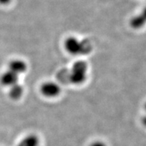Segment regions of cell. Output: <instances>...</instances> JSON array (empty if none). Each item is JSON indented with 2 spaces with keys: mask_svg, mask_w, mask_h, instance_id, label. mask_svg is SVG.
<instances>
[{
  "mask_svg": "<svg viewBox=\"0 0 146 146\" xmlns=\"http://www.w3.org/2000/svg\"><path fill=\"white\" fill-rule=\"evenodd\" d=\"M11 2V0H0V5H6L9 4Z\"/></svg>",
  "mask_w": 146,
  "mask_h": 146,
  "instance_id": "obj_10",
  "label": "cell"
},
{
  "mask_svg": "<svg viewBox=\"0 0 146 146\" xmlns=\"http://www.w3.org/2000/svg\"><path fill=\"white\" fill-rule=\"evenodd\" d=\"M88 66L84 60H78L72 66L69 79L73 84H81L87 79Z\"/></svg>",
  "mask_w": 146,
  "mask_h": 146,
  "instance_id": "obj_2",
  "label": "cell"
},
{
  "mask_svg": "<svg viewBox=\"0 0 146 146\" xmlns=\"http://www.w3.org/2000/svg\"><path fill=\"white\" fill-rule=\"evenodd\" d=\"M145 110H146V103L145 104Z\"/></svg>",
  "mask_w": 146,
  "mask_h": 146,
  "instance_id": "obj_12",
  "label": "cell"
},
{
  "mask_svg": "<svg viewBox=\"0 0 146 146\" xmlns=\"http://www.w3.org/2000/svg\"><path fill=\"white\" fill-rule=\"evenodd\" d=\"M39 138L35 134H29L19 142L17 146H38Z\"/></svg>",
  "mask_w": 146,
  "mask_h": 146,
  "instance_id": "obj_7",
  "label": "cell"
},
{
  "mask_svg": "<svg viewBox=\"0 0 146 146\" xmlns=\"http://www.w3.org/2000/svg\"><path fill=\"white\" fill-rule=\"evenodd\" d=\"M145 25H146V7L138 15L133 17L130 21V25L133 29H142Z\"/></svg>",
  "mask_w": 146,
  "mask_h": 146,
  "instance_id": "obj_5",
  "label": "cell"
},
{
  "mask_svg": "<svg viewBox=\"0 0 146 146\" xmlns=\"http://www.w3.org/2000/svg\"><path fill=\"white\" fill-rule=\"evenodd\" d=\"M66 52L73 55L87 54L92 50V46L88 40H80L75 36H69L64 41Z\"/></svg>",
  "mask_w": 146,
  "mask_h": 146,
  "instance_id": "obj_1",
  "label": "cell"
},
{
  "mask_svg": "<svg viewBox=\"0 0 146 146\" xmlns=\"http://www.w3.org/2000/svg\"><path fill=\"white\" fill-rule=\"evenodd\" d=\"M19 75L11 70H7L2 73L0 76V84L4 87H11L18 84Z\"/></svg>",
  "mask_w": 146,
  "mask_h": 146,
  "instance_id": "obj_4",
  "label": "cell"
},
{
  "mask_svg": "<svg viewBox=\"0 0 146 146\" xmlns=\"http://www.w3.org/2000/svg\"><path fill=\"white\" fill-rule=\"evenodd\" d=\"M8 69L17 75L23 74L27 70V64L20 59L12 60L8 64Z\"/></svg>",
  "mask_w": 146,
  "mask_h": 146,
  "instance_id": "obj_6",
  "label": "cell"
},
{
  "mask_svg": "<svg viewBox=\"0 0 146 146\" xmlns=\"http://www.w3.org/2000/svg\"><path fill=\"white\" fill-rule=\"evenodd\" d=\"M40 92L46 97L54 98L60 94V87L54 81H46L41 85Z\"/></svg>",
  "mask_w": 146,
  "mask_h": 146,
  "instance_id": "obj_3",
  "label": "cell"
},
{
  "mask_svg": "<svg viewBox=\"0 0 146 146\" xmlns=\"http://www.w3.org/2000/svg\"><path fill=\"white\" fill-rule=\"evenodd\" d=\"M90 146H106L105 143L102 141H95L92 143H91Z\"/></svg>",
  "mask_w": 146,
  "mask_h": 146,
  "instance_id": "obj_9",
  "label": "cell"
},
{
  "mask_svg": "<svg viewBox=\"0 0 146 146\" xmlns=\"http://www.w3.org/2000/svg\"><path fill=\"white\" fill-rule=\"evenodd\" d=\"M23 94V87L22 85L17 84L12 86L10 87L9 95L10 98L13 100H18L21 98Z\"/></svg>",
  "mask_w": 146,
  "mask_h": 146,
  "instance_id": "obj_8",
  "label": "cell"
},
{
  "mask_svg": "<svg viewBox=\"0 0 146 146\" xmlns=\"http://www.w3.org/2000/svg\"><path fill=\"white\" fill-rule=\"evenodd\" d=\"M142 125H144L145 127H146V116H145V117L142 118Z\"/></svg>",
  "mask_w": 146,
  "mask_h": 146,
  "instance_id": "obj_11",
  "label": "cell"
}]
</instances>
